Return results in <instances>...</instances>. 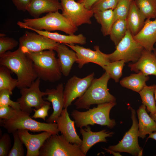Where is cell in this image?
<instances>
[{"mask_svg":"<svg viewBox=\"0 0 156 156\" xmlns=\"http://www.w3.org/2000/svg\"><path fill=\"white\" fill-rule=\"evenodd\" d=\"M0 64L16 75L17 87L19 89L29 87L38 78L32 60L19 48L15 51L0 55Z\"/></svg>","mask_w":156,"mask_h":156,"instance_id":"cell-1","label":"cell"},{"mask_svg":"<svg viewBox=\"0 0 156 156\" xmlns=\"http://www.w3.org/2000/svg\"><path fill=\"white\" fill-rule=\"evenodd\" d=\"M17 25L20 28L28 29L44 30L49 31L59 30L69 35H74L78 30V27L59 11L48 13L41 18L25 19L22 22L18 21Z\"/></svg>","mask_w":156,"mask_h":156,"instance_id":"cell-2","label":"cell"},{"mask_svg":"<svg viewBox=\"0 0 156 156\" xmlns=\"http://www.w3.org/2000/svg\"><path fill=\"white\" fill-rule=\"evenodd\" d=\"M110 78L106 72L100 77L94 78L85 92L74 102L76 108L88 109L92 105L116 102L115 97L109 92L107 88Z\"/></svg>","mask_w":156,"mask_h":156,"instance_id":"cell-3","label":"cell"},{"mask_svg":"<svg viewBox=\"0 0 156 156\" xmlns=\"http://www.w3.org/2000/svg\"><path fill=\"white\" fill-rule=\"evenodd\" d=\"M116 104V102L106 103L97 105L96 107L81 112L73 110L70 115L77 127L80 129L89 125L97 124L112 129L116 125L115 120L111 119L109 114L112 109Z\"/></svg>","mask_w":156,"mask_h":156,"instance_id":"cell-4","label":"cell"},{"mask_svg":"<svg viewBox=\"0 0 156 156\" xmlns=\"http://www.w3.org/2000/svg\"><path fill=\"white\" fill-rule=\"evenodd\" d=\"M54 51L47 50L26 54L32 61L38 77L51 82L60 80L62 75Z\"/></svg>","mask_w":156,"mask_h":156,"instance_id":"cell-5","label":"cell"},{"mask_svg":"<svg viewBox=\"0 0 156 156\" xmlns=\"http://www.w3.org/2000/svg\"><path fill=\"white\" fill-rule=\"evenodd\" d=\"M30 114L21 110H16L14 116L9 120H0V125L8 133H12L18 129H23L34 132L46 131L52 134H58L59 132L56 122H40L33 119Z\"/></svg>","mask_w":156,"mask_h":156,"instance_id":"cell-6","label":"cell"},{"mask_svg":"<svg viewBox=\"0 0 156 156\" xmlns=\"http://www.w3.org/2000/svg\"><path fill=\"white\" fill-rule=\"evenodd\" d=\"M39 156H84L80 145L69 142L61 134H52L44 142Z\"/></svg>","mask_w":156,"mask_h":156,"instance_id":"cell-7","label":"cell"},{"mask_svg":"<svg viewBox=\"0 0 156 156\" xmlns=\"http://www.w3.org/2000/svg\"><path fill=\"white\" fill-rule=\"evenodd\" d=\"M144 49L127 30L125 37L116 46L114 51L106 55L110 62L123 60L125 63H134L140 58Z\"/></svg>","mask_w":156,"mask_h":156,"instance_id":"cell-8","label":"cell"},{"mask_svg":"<svg viewBox=\"0 0 156 156\" xmlns=\"http://www.w3.org/2000/svg\"><path fill=\"white\" fill-rule=\"evenodd\" d=\"M131 112L132 124L122 140L116 145L109 146L108 149L114 151L126 152L134 156H142L143 150L138 142V125L135 110L129 107Z\"/></svg>","mask_w":156,"mask_h":156,"instance_id":"cell-9","label":"cell"},{"mask_svg":"<svg viewBox=\"0 0 156 156\" xmlns=\"http://www.w3.org/2000/svg\"><path fill=\"white\" fill-rule=\"evenodd\" d=\"M40 79L38 77L29 87L20 89L21 96L17 101L20 104L21 110L30 114L33 110V107L38 109L49 102L42 98L46 93L40 89Z\"/></svg>","mask_w":156,"mask_h":156,"instance_id":"cell-10","label":"cell"},{"mask_svg":"<svg viewBox=\"0 0 156 156\" xmlns=\"http://www.w3.org/2000/svg\"><path fill=\"white\" fill-rule=\"evenodd\" d=\"M59 43L36 32L26 31L19 39L18 48L28 54L47 50L55 51Z\"/></svg>","mask_w":156,"mask_h":156,"instance_id":"cell-11","label":"cell"},{"mask_svg":"<svg viewBox=\"0 0 156 156\" xmlns=\"http://www.w3.org/2000/svg\"><path fill=\"white\" fill-rule=\"evenodd\" d=\"M62 15L77 27L83 24H91L94 12L75 0H60Z\"/></svg>","mask_w":156,"mask_h":156,"instance_id":"cell-12","label":"cell"},{"mask_svg":"<svg viewBox=\"0 0 156 156\" xmlns=\"http://www.w3.org/2000/svg\"><path fill=\"white\" fill-rule=\"evenodd\" d=\"M94 76L93 72L83 78L74 75L69 79L64 89V108H68L73 101L84 94Z\"/></svg>","mask_w":156,"mask_h":156,"instance_id":"cell-13","label":"cell"},{"mask_svg":"<svg viewBox=\"0 0 156 156\" xmlns=\"http://www.w3.org/2000/svg\"><path fill=\"white\" fill-rule=\"evenodd\" d=\"M65 44L76 53L78 58L76 62L78 64L79 68L90 62L98 64L103 68L110 62L106 54L102 52L98 46H94V50H93L75 44Z\"/></svg>","mask_w":156,"mask_h":156,"instance_id":"cell-14","label":"cell"},{"mask_svg":"<svg viewBox=\"0 0 156 156\" xmlns=\"http://www.w3.org/2000/svg\"><path fill=\"white\" fill-rule=\"evenodd\" d=\"M26 129L17 130L19 137L25 146L26 156H39V150L45 141L52 134L44 131L39 134H32Z\"/></svg>","mask_w":156,"mask_h":156,"instance_id":"cell-15","label":"cell"},{"mask_svg":"<svg viewBox=\"0 0 156 156\" xmlns=\"http://www.w3.org/2000/svg\"><path fill=\"white\" fill-rule=\"evenodd\" d=\"M79 131L82 138L80 149L84 156L94 145L99 142H107L106 138L112 137L114 134L113 132L105 129L97 132L93 131L89 125L84 129L80 128Z\"/></svg>","mask_w":156,"mask_h":156,"instance_id":"cell-16","label":"cell"},{"mask_svg":"<svg viewBox=\"0 0 156 156\" xmlns=\"http://www.w3.org/2000/svg\"><path fill=\"white\" fill-rule=\"evenodd\" d=\"M67 108L63 109L60 116L56 120L58 129L70 143L80 146L82 140L77 133L75 122L70 119Z\"/></svg>","mask_w":156,"mask_h":156,"instance_id":"cell-17","label":"cell"},{"mask_svg":"<svg viewBox=\"0 0 156 156\" xmlns=\"http://www.w3.org/2000/svg\"><path fill=\"white\" fill-rule=\"evenodd\" d=\"M64 89L63 84L61 83L57 85L56 88L47 89L45 91L47 96L44 99L52 103L53 109V113L46 120L47 123L56 122L61 114L64 108Z\"/></svg>","mask_w":156,"mask_h":156,"instance_id":"cell-18","label":"cell"},{"mask_svg":"<svg viewBox=\"0 0 156 156\" xmlns=\"http://www.w3.org/2000/svg\"><path fill=\"white\" fill-rule=\"evenodd\" d=\"M134 39L147 51L152 52L156 43V19H146L140 31L133 36Z\"/></svg>","mask_w":156,"mask_h":156,"instance_id":"cell-19","label":"cell"},{"mask_svg":"<svg viewBox=\"0 0 156 156\" xmlns=\"http://www.w3.org/2000/svg\"><path fill=\"white\" fill-rule=\"evenodd\" d=\"M128 66L136 73L141 72L146 76H156V56L153 51L144 49L138 60L135 63H129Z\"/></svg>","mask_w":156,"mask_h":156,"instance_id":"cell-20","label":"cell"},{"mask_svg":"<svg viewBox=\"0 0 156 156\" xmlns=\"http://www.w3.org/2000/svg\"><path fill=\"white\" fill-rule=\"evenodd\" d=\"M68 47L64 44L59 43L55 50L57 53L62 73L66 77L69 75L73 64L78 60L75 52Z\"/></svg>","mask_w":156,"mask_h":156,"instance_id":"cell-21","label":"cell"},{"mask_svg":"<svg viewBox=\"0 0 156 156\" xmlns=\"http://www.w3.org/2000/svg\"><path fill=\"white\" fill-rule=\"evenodd\" d=\"M62 10L58 0H31L27 11L34 18L41 14Z\"/></svg>","mask_w":156,"mask_h":156,"instance_id":"cell-22","label":"cell"},{"mask_svg":"<svg viewBox=\"0 0 156 156\" xmlns=\"http://www.w3.org/2000/svg\"><path fill=\"white\" fill-rule=\"evenodd\" d=\"M146 19L133 0L126 20L127 30L133 36L141 29Z\"/></svg>","mask_w":156,"mask_h":156,"instance_id":"cell-23","label":"cell"},{"mask_svg":"<svg viewBox=\"0 0 156 156\" xmlns=\"http://www.w3.org/2000/svg\"><path fill=\"white\" fill-rule=\"evenodd\" d=\"M146 107L142 104L137 111L138 119L139 137L144 139L146 135L156 131V122L146 110Z\"/></svg>","mask_w":156,"mask_h":156,"instance_id":"cell-24","label":"cell"},{"mask_svg":"<svg viewBox=\"0 0 156 156\" xmlns=\"http://www.w3.org/2000/svg\"><path fill=\"white\" fill-rule=\"evenodd\" d=\"M29 30L35 31L57 42L65 44H79L83 45L86 43V38L82 34L77 35H66L60 34L57 32H52L47 31H42L31 29Z\"/></svg>","mask_w":156,"mask_h":156,"instance_id":"cell-25","label":"cell"},{"mask_svg":"<svg viewBox=\"0 0 156 156\" xmlns=\"http://www.w3.org/2000/svg\"><path fill=\"white\" fill-rule=\"evenodd\" d=\"M149 79L148 76L139 72L123 78L120 82L122 86L139 93L146 85Z\"/></svg>","mask_w":156,"mask_h":156,"instance_id":"cell-26","label":"cell"},{"mask_svg":"<svg viewBox=\"0 0 156 156\" xmlns=\"http://www.w3.org/2000/svg\"><path fill=\"white\" fill-rule=\"evenodd\" d=\"M93 16L97 22L101 25V31L103 36L109 35L114 22L113 10L109 9L94 12Z\"/></svg>","mask_w":156,"mask_h":156,"instance_id":"cell-27","label":"cell"},{"mask_svg":"<svg viewBox=\"0 0 156 156\" xmlns=\"http://www.w3.org/2000/svg\"><path fill=\"white\" fill-rule=\"evenodd\" d=\"M155 85L150 86L146 85L138 93L142 103L151 114L156 112V104L154 97V91Z\"/></svg>","mask_w":156,"mask_h":156,"instance_id":"cell-28","label":"cell"},{"mask_svg":"<svg viewBox=\"0 0 156 156\" xmlns=\"http://www.w3.org/2000/svg\"><path fill=\"white\" fill-rule=\"evenodd\" d=\"M127 30L126 20H118L114 23L109 35L116 46L125 37Z\"/></svg>","mask_w":156,"mask_h":156,"instance_id":"cell-29","label":"cell"},{"mask_svg":"<svg viewBox=\"0 0 156 156\" xmlns=\"http://www.w3.org/2000/svg\"><path fill=\"white\" fill-rule=\"evenodd\" d=\"M11 71L7 67L1 66L0 67V90H7L12 92L17 87V79L13 78L11 75Z\"/></svg>","mask_w":156,"mask_h":156,"instance_id":"cell-30","label":"cell"},{"mask_svg":"<svg viewBox=\"0 0 156 156\" xmlns=\"http://www.w3.org/2000/svg\"><path fill=\"white\" fill-rule=\"evenodd\" d=\"M140 12L146 19L156 18V0H134Z\"/></svg>","mask_w":156,"mask_h":156,"instance_id":"cell-31","label":"cell"},{"mask_svg":"<svg viewBox=\"0 0 156 156\" xmlns=\"http://www.w3.org/2000/svg\"><path fill=\"white\" fill-rule=\"evenodd\" d=\"M125 63L123 60L111 62L102 68L107 73L111 78L117 83L122 75V70Z\"/></svg>","mask_w":156,"mask_h":156,"instance_id":"cell-32","label":"cell"},{"mask_svg":"<svg viewBox=\"0 0 156 156\" xmlns=\"http://www.w3.org/2000/svg\"><path fill=\"white\" fill-rule=\"evenodd\" d=\"M133 0H118L113 10L114 22L119 19L126 20Z\"/></svg>","mask_w":156,"mask_h":156,"instance_id":"cell-33","label":"cell"},{"mask_svg":"<svg viewBox=\"0 0 156 156\" xmlns=\"http://www.w3.org/2000/svg\"><path fill=\"white\" fill-rule=\"evenodd\" d=\"M14 138V143L10 149L8 156H24L25 155L23 143L20 140L17 131L12 133Z\"/></svg>","mask_w":156,"mask_h":156,"instance_id":"cell-34","label":"cell"},{"mask_svg":"<svg viewBox=\"0 0 156 156\" xmlns=\"http://www.w3.org/2000/svg\"><path fill=\"white\" fill-rule=\"evenodd\" d=\"M12 92L7 90H0V106H10L16 110H20V105L17 101L15 102L10 99Z\"/></svg>","mask_w":156,"mask_h":156,"instance_id":"cell-35","label":"cell"},{"mask_svg":"<svg viewBox=\"0 0 156 156\" xmlns=\"http://www.w3.org/2000/svg\"><path fill=\"white\" fill-rule=\"evenodd\" d=\"M118 0H98L91 7L93 12L97 11L111 9L115 8Z\"/></svg>","mask_w":156,"mask_h":156,"instance_id":"cell-36","label":"cell"},{"mask_svg":"<svg viewBox=\"0 0 156 156\" xmlns=\"http://www.w3.org/2000/svg\"><path fill=\"white\" fill-rule=\"evenodd\" d=\"M18 42L16 40L9 37H0V55L12 50L16 47Z\"/></svg>","mask_w":156,"mask_h":156,"instance_id":"cell-37","label":"cell"},{"mask_svg":"<svg viewBox=\"0 0 156 156\" xmlns=\"http://www.w3.org/2000/svg\"><path fill=\"white\" fill-rule=\"evenodd\" d=\"M11 142L9 135L4 134L0 139V156H8L11 149Z\"/></svg>","mask_w":156,"mask_h":156,"instance_id":"cell-38","label":"cell"},{"mask_svg":"<svg viewBox=\"0 0 156 156\" xmlns=\"http://www.w3.org/2000/svg\"><path fill=\"white\" fill-rule=\"evenodd\" d=\"M50 104L49 102L38 109H34V113L31 118H42L44 120H46V117L48 116V111L51 108Z\"/></svg>","mask_w":156,"mask_h":156,"instance_id":"cell-39","label":"cell"},{"mask_svg":"<svg viewBox=\"0 0 156 156\" xmlns=\"http://www.w3.org/2000/svg\"><path fill=\"white\" fill-rule=\"evenodd\" d=\"M16 110L8 106H0V120H8L14 115Z\"/></svg>","mask_w":156,"mask_h":156,"instance_id":"cell-40","label":"cell"},{"mask_svg":"<svg viewBox=\"0 0 156 156\" xmlns=\"http://www.w3.org/2000/svg\"><path fill=\"white\" fill-rule=\"evenodd\" d=\"M17 9L23 11H27L31 0H12Z\"/></svg>","mask_w":156,"mask_h":156,"instance_id":"cell-41","label":"cell"},{"mask_svg":"<svg viewBox=\"0 0 156 156\" xmlns=\"http://www.w3.org/2000/svg\"><path fill=\"white\" fill-rule=\"evenodd\" d=\"M98 0H78L79 3L83 4L86 8L90 9L94 4Z\"/></svg>","mask_w":156,"mask_h":156,"instance_id":"cell-42","label":"cell"},{"mask_svg":"<svg viewBox=\"0 0 156 156\" xmlns=\"http://www.w3.org/2000/svg\"><path fill=\"white\" fill-rule=\"evenodd\" d=\"M103 148L107 152L109 153L113 154L114 156H122L120 153V152L112 151L106 148Z\"/></svg>","mask_w":156,"mask_h":156,"instance_id":"cell-43","label":"cell"},{"mask_svg":"<svg viewBox=\"0 0 156 156\" xmlns=\"http://www.w3.org/2000/svg\"><path fill=\"white\" fill-rule=\"evenodd\" d=\"M152 138L156 140V131L149 134L147 139Z\"/></svg>","mask_w":156,"mask_h":156,"instance_id":"cell-44","label":"cell"},{"mask_svg":"<svg viewBox=\"0 0 156 156\" xmlns=\"http://www.w3.org/2000/svg\"><path fill=\"white\" fill-rule=\"evenodd\" d=\"M150 116L156 122V112L154 114H150Z\"/></svg>","mask_w":156,"mask_h":156,"instance_id":"cell-45","label":"cell"},{"mask_svg":"<svg viewBox=\"0 0 156 156\" xmlns=\"http://www.w3.org/2000/svg\"><path fill=\"white\" fill-rule=\"evenodd\" d=\"M154 97L156 102V85H155V87L154 89Z\"/></svg>","mask_w":156,"mask_h":156,"instance_id":"cell-46","label":"cell"},{"mask_svg":"<svg viewBox=\"0 0 156 156\" xmlns=\"http://www.w3.org/2000/svg\"><path fill=\"white\" fill-rule=\"evenodd\" d=\"M153 52L154 53V54L156 56V48H154V50L153 51Z\"/></svg>","mask_w":156,"mask_h":156,"instance_id":"cell-47","label":"cell"},{"mask_svg":"<svg viewBox=\"0 0 156 156\" xmlns=\"http://www.w3.org/2000/svg\"><path fill=\"white\" fill-rule=\"evenodd\" d=\"M0 37H5V35L3 34H0Z\"/></svg>","mask_w":156,"mask_h":156,"instance_id":"cell-48","label":"cell"},{"mask_svg":"<svg viewBox=\"0 0 156 156\" xmlns=\"http://www.w3.org/2000/svg\"><path fill=\"white\" fill-rule=\"evenodd\" d=\"M155 46H156V43L155 44Z\"/></svg>","mask_w":156,"mask_h":156,"instance_id":"cell-49","label":"cell"}]
</instances>
